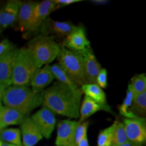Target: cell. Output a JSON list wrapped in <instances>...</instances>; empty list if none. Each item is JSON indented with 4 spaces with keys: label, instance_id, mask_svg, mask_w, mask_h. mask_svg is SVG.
<instances>
[{
    "label": "cell",
    "instance_id": "obj_38",
    "mask_svg": "<svg viewBox=\"0 0 146 146\" xmlns=\"http://www.w3.org/2000/svg\"><path fill=\"white\" fill-rule=\"evenodd\" d=\"M4 129V127H3V126L2 125V124H1V122H0V131L1 130V129Z\"/></svg>",
    "mask_w": 146,
    "mask_h": 146
},
{
    "label": "cell",
    "instance_id": "obj_28",
    "mask_svg": "<svg viewBox=\"0 0 146 146\" xmlns=\"http://www.w3.org/2000/svg\"><path fill=\"white\" fill-rule=\"evenodd\" d=\"M89 127L88 122H83L78 124L75 133V145L81 141L85 136L87 135V129Z\"/></svg>",
    "mask_w": 146,
    "mask_h": 146
},
{
    "label": "cell",
    "instance_id": "obj_25",
    "mask_svg": "<svg viewBox=\"0 0 146 146\" xmlns=\"http://www.w3.org/2000/svg\"><path fill=\"white\" fill-rule=\"evenodd\" d=\"M132 88L134 96L146 91V75L145 73L138 74L132 78L131 83L129 84Z\"/></svg>",
    "mask_w": 146,
    "mask_h": 146
},
{
    "label": "cell",
    "instance_id": "obj_9",
    "mask_svg": "<svg viewBox=\"0 0 146 146\" xmlns=\"http://www.w3.org/2000/svg\"><path fill=\"white\" fill-rule=\"evenodd\" d=\"M83 61L85 84H96V78L102 70V66L93 52L91 47L81 52Z\"/></svg>",
    "mask_w": 146,
    "mask_h": 146
},
{
    "label": "cell",
    "instance_id": "obj_4",
    "mask_svg": "<svg viewBox=\"0 0 146 146\" xmlns=\"http://www.w3.org/2000/svg\"><path fill=\"white\" fill-rule=\"evenodd\" d=\"M39 68L52 62L58 57L60 47L54 37L43 35L35 38L27 47Z\"/></svg>",
    "mask_w": 146,
    "mask_h": 146
},
{
    "label": "cell",
    "instance_id": "obj_3",
    "mask_svg": "<svg viewBox=\"0 0 146 146\" xmlns=\"http://www.w3.org/2000/svg\"><path fill=\"white\" fill-rule=\"evenodd\" d=\"M38 68L37 64L27 47L17 49L11 78L12 85L28 87L33 75Z\"/></svg>",
    "mask_w": 146,
    "mask_h": 146
},
{
    "label": "cell",
    "instance_id": "obj_12",
    "mask_svg": "<svg viewBox=\"0 0 146 146\" xmlns=\"http://www.w3.org/2000/svg\"><path fill=\"white\" fill-rule=\"evenodd\" d=\"M23 146H34L43 139L41 132L30 117H26L21 124Z\"/></svg>",
    "mask_w": 146,
    "mask_h": 146
},
{
    "label": "cell",
    "instance_id": "obj_6",
    "mask_svg": "<svg viewBox=\"0 0 146 146\" xmlns=\"http://www.w3.org/2000/svg\"><path fill=\"white\" fill-rule=\"evenodd\" d=\"M126 135L130 142L143 145L146 140V123L144 117L125 118L123 120Z\"/></svg>",
    "mask_w": 146,
    "mask_h": 146
},
{
    "label": "cell",
    "instance_id": "obj_26",
    "mask_svg": "<svg viewBox=\"0 0 146 146\" xmlns=\"http://www.w3.org/2000/svg\"><path fill=\"white\" fill-rule=\"evenodd\" d=\"M127 135H126L125 127L123 123L117 122L116 129L112 138V146H117L129 142Z\"/></svg>",
    "mask_w": 146,
    "mask_h": 146
},
{
    "label": "cell",
    "instance_id": "obj_19",
    "mask_svg": "<svg viewBox=\"0 0 146 146\" xmlns=\"http://www.w3.org/2000/svg\"><path fill=\"white\" fill-rule=\"evenodd\" d=\"M26 116L19 111L7 106H3L0 112V122L3 127L9 125H21Z\"/></svg>",
    "mask_w": 146,
    "mask_h": 146
},
{
    "label": "cell",
    "instance_id": "obj_16",
    "mask_svg": "<svg viewBox=\"0 0 146 146\" xmlns=\"http://www.w3.org/2000/svg\"><path fill=\"white\" fill-rule=\"evenodd\" d=\"M56 9V5L52 0L36 2L33 10V32L42 26L48 16Z\"/></svg>",
    "mask_w": 146,
    "mask_h": 146
},
{
    "label": "cell",
    "instance_id": "obj_37",
    "mask_svg": "<svg viewBox=\"0 0 146 146\" xmlns=\"http://www.w3.org/2000/svg\"><path fill=\"white\" fill-rule=\"evenodd\" d=\"M103 146H112V141L108 142V143H107L106 144V145H103Z\"/></svg>",
    "mask_w": 146,
    "mask_h": 146
},
{
    "label": "cell",
    "instance_id": "obj_22",
    "mask_svg": "<svg viewBox=\"0 0 146 146\" xmlns=\"http://www.w3.org/2000/svg\"><path fill=\"white\" fill-rule=\"evenodd\" d=\"M135 96L133 94L132 88L130 85H128V88L127 90V94L124 99V101L121 105L119 106L118 110H119L120 114L125 116L127 118H132L135 117L134 114L131 112V108L132 106L133 101L134 100Z\"/></svg>",
    "mask_w": 146,
    "mask_h": 146
},
{
    "label": "cell",
    "instance_id": "obj_20",
    "mask_svg": "<svg viewBox=\"0 0 146 146\" xmlns=\"http://www.w3.org/2000/svg\"><path fill=\"white\" fill-rule=\"evenodd\" d=\"M81 91L85 96L89 97L101 105L106 104V96L103 89L97 84H84L81 86Z\"/></svg>",
    "mask_w": 146,
    "mask_h": 146
},
{
    "label": "cell",
    "instance_id": "obj_29",
    "mask_svg": "<svg viewBox=\"0 0 146 146\" xmlns=\"http://www.w3.org/2000/svg\"><path fill=\"white\" fill-rule=\"evenodd\" d=\"M96 84L100 88L105 89L108 86V71L106 68H102L96 78Z\"/></svg>",
    "mask_w": 146,
    "mask_h": 146
},
{
    "label": "cell",
    "instance_id": "obj_32",
    "mask_svg": "<svg viewBox=\"0 0 146 146\" xmlns=\"http://www.w3.org/2000/svg\"><path fill=\"white\" fill-rule=\"evenodd\" d=\"M76 146H89L88 138H87V135L85 136L81 141L78 143Z\"/></svg>",
    "mask_w": 146,
    "mask_h": 146
},
{
    "label": "cell",
    "instance_id": "obj_11",
    "mask_svg": "<svg viewBox=\"0 0 146 146\" xmlns=\"http://www.w3.org/2000/svg\"><path fill=\"white\" fill-rule=\"evenodd\" d=\"M22 1L11 0L0 9V33L15 23Z\"/></svg>",
    "mask_w": 146,
    "mask_h": 146
},
{
    "label": "cell",
    "instance_id": "obj_17",
    "mask_svg": "<svg viewBox=\"0 0 146 146\" xmlns=\"http://www.w3.org/2000/svg\"><path fill=\"white\" fill-rule=\"evenodd\" d=\"M16 50L15 48L0 56V83L6 87L12 85L11 78Z\"/></svg>",
    "mask_w": 146,
    "mask_h": 146
},
{
    "label": "cell",
    "instance_id": "obj_5",
    "mask_svg": "<svg viewBox=\"0 0 146 146\" xmlns=\"http://www.w3.org/2000/svg\"><path fill=\"white\" fill-rule=\"evenodd\" d=\"M57 58L58 64L76 86L81 87L86 83L81 52H74L62 46L60 47Z\"/></svg>",
    "mask_w": 146,
    "mask_h": 146
},
{
    "label": "cell",
    "instance_id": "obj_18",
    "mask_svg": "<svg viewBox=\"0 0 146 146\" xmlns=\"http://www.w3.org/2000/svg\"><path fill=\"white\" fill-rule=\"evenodd\" d=\"M100 110H104L107 112H112L111 108L108 105H101L97 103L94 100H91L89 97L85 96L84 99L80 106L79 118L78 123H83L87 118L90 117L95 113L99 112Z\"/></svg>",
    "mask_w": 146,
    "mask_h": 146
},
{
    "label": "cell",
    "instance_id": "obj_31",
    "mask_svg": "<svg viewBox=\"0 0 146 146\" xmlns=\"http://www.w3.org/2000/svg\"><path fill=\"white\" fill-rule=\"evenodd\" d=\"M82 1L81 0H55L54 2L56 5V8H60L61 6H65V5H68L73 3L80 2Z\"/></svg>",
    "mask_w": 146,
    "mask_h": 146
},
{
    "label": "cell",
    "instance_id": "obj_21",
    "mask_svg": "<svg viewBox=\"0 0 146 146\" xmlns=\"http://www.w3.org/2000/svg\"><path fill=\"white\" fill-rule=\"evenodd\" d=\"M0 141L13 145H21L22 144L21 130L16 128H4L1 129L0 131Z\"/></svg>",
    "mask_w": 146,
    "mask_h": 146
},
{
    "label": "cell",
    "instance_id": "obj_33",
    "mask_svg": "<svg viewBox=\"0 0 146 146\" xmlns=\"http://www.w3.org/2000/svg\"><path fill=\"white\" fill-rule=\"evenodd\" d=\"M7 87H6L5 85H3V84H1V83H0V102H1V100H2V98H3V93H4L5 89H6Z\"/></svg>",
    "mask_w": 146,
    "mask_h": 146
},
{
    "label": "cell",
    "instance_id": "obj_14",
    "mask_svg": "<svg viewBox=\"0 0 146 146\" xmlns=\"http://www.w3.org/2000/svg\"><path fill=\"white\" fill-rule=\"evenodd\" d=\"M41 27V31L45 35L55 34L60 36L69 35L76 27L70 22L55 21L50 18H47Z\"/></svg>",
    "mask_w": 146,
    "mask_h": 146
},
{
    "label": "cell",
    "instance_id": "obj_27",
    "mask_svg": "<svg viewBox=\"0 0 146 146\" xmlns=\"http://www.w3.org/2000/svg\"><path fill=\"white\" fill-rule=\"evenodd\" d=\"M117 122L115 121L112 125L100 131L98 137V146H103L108 142L112 141V135L117 125Z\"/></svg>",
    "mask_w": 146,
    "mask_h": 146
},
{
    "label": "cell",
    "instance_id": "obj_30",
    "mask_svg": "<svg viewBox=\"0 0 146 146\" xmlns=\"http://www.w3.org/2000/svg\"><path fill=\"white\" fill-rule=\"evenodd\" d=\"M16 47L13 43L8 39H5L0 42V56L5 53L15 49Z\"/></svg>",
    "mask_w": 146,
    "mask_h": 146
},
{
    "label": "cell",
    "instance_id": "obj_2",
    "mask_svg": "<svg viewBox=\"0 0 146 146\" xmlns=\"http://www.w3.org/2000/svg\"><path fill=\"white\" fill-rule=\"evenodd\" d=\"M1 101L5 106L14 108L25 116L43 103V91L35 93L27 86L12 85L7 87Z\"/></svg>",
    "mask_w": 146,
    "mask_h": 146
},
{
    "label": "cell",
    "instance_id": "obj_8",
    "mask_svg": "<svg viewBox=\"0 0 146 146\" xmlns=\"http://www.w3.org/2000/svg\"><path fill=\"white\" fill-rule=\"evenodd\" d=\"M78 124V122L74 120H61L58 124L56 145L57 146H76L75 133Z\"/></svg>",
    "mask_w": 146,
    "mask_h": 146
},
{
    "label": "cell",
    "instance_id": "obj_40",
    "mask_svg": "<svg viewBox=\"0 0 146 146\" xmlns=\"http://www.w3.org/2000/svg\"><path fill=\"white\" fill-rule=\"evenodd\" d=\"M56 146H57V145H56Z\"/></svg>",
    "mask_w": 146,
    "mask_h": 146
},
{
    "label": "cell",
    "instance_id": "obj_36",
    "mask_svg": "<svg viewBox=\"0 0 146 146\" xmlns=\"http://www.w3.org/2000/svg\"><path fill=\"white\" fill-rule=\"evenodd\" d=\"M0 146H23V145H13V144H10V143H4V142H1V144H0Z\"/></svg>",
    "mask_w": 146,
    "mask_h": 146
},
{
    "label": "cell",
    "instance_id": "obj_39",
    "mask_svg": "<svg viewBox=\"0 0 146 146\" xmlns=\"http://www.w3.org/2000/svg\"><path fill=\"white\" fill-rule=\"evenodd\" d=\"M3 108V106H2V104H1V102H0V112H1V110Z\"/></svg>",
    "mask_w": 146,
    "mask_h": 146
},
{
    "label": "cell",
    "instance_id": "obj_10",
    "mask_svg": "<svg viewBox=\"0 0 146 146\" xmlns=\"http://www.w3.org/2000/svg\"><path fill=\"white\" fill-rule=\"evenodd\" d=\"M63 46L74 52H81L90 48L91 44L83 27H76L75 29L66 37Z\"/></svg>",
    "mask_w": 146,
    "mask_h": 146
},
{
    "label": "cell",
    "instance_id": "obj_24",
    "mask_svg": "<svg viewBox=\"0 0 146 146\" xmlns=\"http://www.w3.org/2000/svg\"><path fill=\"white\" fill-rule=\"evenodd\" d=\"M135 116L143 117L146 114V91L135 96L131 108Z\"/></svg>",
    "mask_w": 146,
    "mask_h": 146
},
{
    "label": "cell",
    "instance_id": "obj_7",
    "mask_svg": "<svg viewBox=\"0 0 146 146\" xmlns=\"http://www.w3.org/2000/svg\"><path fill=\"white\" fill-rule=\"evenodd\" d=\"M42 106L41 108L35 113L31 118L39 129L43 137L49 139L56 126V116L48 108L44 105Z\"/></svg>",
    "mask_w": 146,
    "mask_h": 146
},
{
    "label": "cell",
    "instance_id": "obj_15",
    "mask_svg": "<svg viewBox=\"0 0 146 146\" xmlns=\"http://www.w3.org/2000/svg\"><path fill=\"white\" fill-rule=\"evenodd\" d=\"M36 2L32 1H23L20 6L18 21L23 31L33 32V10Z\"/></svg>",
    "mask_w": 146,
    "mask_h": 146
},
{
    "label": "cell",
    "instance_id": "obj_23",
    "mask_svg": "<svg viewBox=\"0 0 146 146\" xmlns=\"http://www.w3.org/2000/svg\"><path fill=\"white\" fill-rule=\"evenodd\" d=\"M50 70L52 72L54 78L57 80L58 82L64 84L70 88L77 89L79 87L76 86L73 82L71 81L70 78L66 74L64 70L60 67L58 64H54L50 66Z\"/></svg>",
    "mask_w": 146,
    "mask_h": 146
},
{
    "label": "cell",
    "instance_id": "obj_35",
    "mask_svg": "<svg viewBox=\"0 0 146 146\" xmlns=\"http://www.w3.org/2000/svg\"><path fill=\"white\" fill-rule=\"evenodd\" d=\"M92 2H94L96 4H99V5H102V4H106L108 1H102V0H95V1H92Z\"/></svg>",
    "mask_w": 146,
    "mask_h": 146
},
{
    "label": "cell",
    "instance_id": "obj_34",
    "mask_svg": "<svg viewBox=\"0 0 146 146\" xmlns=\"http://www.w3.org/2000/svg\"><path fill=\"white\" fill-rule=\"evenodd\" d=\"M117 146H142L141 145H139V144H137L135 143H132V142H127V143H125L124 144H122V145H119Z\"/></svg>",
    "mask_w": 146,
    "mask_h": 146
},
{
    "label": "cell",
    "instance_id": "obj_13",
    "mask_svg": "<svg viewBox=\"0 0 146 146\" xmlns=\"http://www.w3.org/2000/svg\"><path fill=\"white\" fill-rule=\"evenodd\" d=\"M54 79V77L50 70V65H45L38 68L34 73L30 85L33 91L35 93H40L43 91L45 87L52 83Z\"/></svg>",
    "mask_w": 146,
    "mask_h": 146
},
{
    "label": "cell",
    "instance_id": "obj_1",
    "mask_svg": "<svg viewBox=\"0 0 146 146\" xmlns=\"http://www.w3.org/2000/svg\"><path fill=\"white\" fill-rule=\"evenodd\" d=\"M82 95L80 88H70L57 81L43 91V105L54 113L69 118H77Z\"/></svg>",
    "mask_w": 146,
    "mask_h": 146
}]
</instances>
